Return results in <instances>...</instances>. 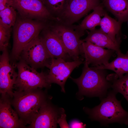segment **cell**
<instances>
[{
    "mask_svg": "<svg viewBox=\"0 0 128 128\" xmlns=\"http://www.w3.org/2000/svg\"><path fill=\"white\" fill-rule=\"evenodd\" d=\"M2 52L0 56V92L2 96L7 95L12 98L18 73L9 62L7 49Z\"/></svg>",
    "mask_w": 128,
    "mask_h": 128,
    "instance_id": "9c48e42d",
    "label": "cell"
},
{
    "mask_svg": "<svg viewBox=\"0 0 128 128\" xmlns=\"http://www.w3.org/2000/svg\"><path fill=\"white\" fill-rule=\"evenodd\" d=\"M107 78L110 83L113 90L122 94L128 102V73L120 78L115 74H111L108 76Z\"/></svg>",
    "mask_w": 128,
    "mask_h": 128,
    "instance_id": "44dd1931",
    "label": "cell"
},
{
    "mask_svg": "<svg viewBox=\"0 0 128 128\" xmlns=\"http://www.w3.org/2000/svg\"><path fill=\"white\" fill-rule=\"evenodd\" d=\"M121 23L105 13L100 25V29L109 36L114 42L120 43V39L117 38L119 34Z\"/></svg>",
    "mask_w": 128,
    "mask_h": 128,
    "instance_id": "ffe728a7",
    "label": "cell"
},
{
    "mask_svg": "<svg viewBox=\"0 0 128 128\" xmlns=\"http://www.w3.org/2000/svg\"><path fill=\"white\" fill-rule=\"evenodd\" d=\"M54 108L46 101L41 105L33 119L29 128L57 127L59 118Z\"/></svg>",
    "mask_w": 128,
    "mask_h": 128,
    "instance_id": "5bb4252c",
    "label": "cell"
},
{
    "mask_svg": "<svg viewBox=\"0 0 128 128\" xmlns=\"http://www.w3.org/2000/svg\"><path fill=\"white\" fill-rule=\"evenodd\" d=\"M52 30L59 37L69 56L74 60L79 59L82 42L80 38L83 33L63 25H56Z\"/></svg>",
    "mask_w": 128,
    "mask_h": 128,
    "instance_id": "ba28073f",
    "label": "cell"
},
{
    "mask_svg": "<svg viewBox=\"0 0 128 128\" xmlns=\"http://www.w3.org/2000/svg\"><path fill=\"white\" fill-rule=\"evenodd\" d=\"M83 63L81 59L71 62H67L62 58H52L47 74L48 80L50 84L56 83L61 87V91L65 92V82L73 70Z\"/></svg>",
    "mask_w": 128,
    "mask_h": 128,
    "instance_id": "52a82bcc",
    "label": "cell"
},
{
    "mask_svg": "<svg viewBox=\"0 0 128 128\" xmlns=\"http://www.w3.org/2000/svg\"><path fill=\"white\" fill-rule=\"evenodd\" d=\"M19 60L16 64L18 76L14 87L16 90H29L50 86L51 84L48 82L47 74L43 72H37L24 61Z\"/></svg>",
    "mask_w": 128,
    "mask_h": 128,
    "instance_id": "5b68a950",
    "label": "cell"
},
{
    "mask_svg": "<svg viewBox=\"0 0 128 128\" xmlns=\"http://www.w3.org/2000/svg\"><path fill=\"white\" fill-rule=\"evenodd\" d=\"M11 28L0 22V50L1 51L7 49L10 36Z\"/></svg>",
    "mask_w": 128,
    "mask_h": 128,
    "instance_id": "cb8c5ba5",
    "label": "cell"
},
{
    "mask_svg": "<svg viewBox=\"0 0 128 128\" xmlns=\"http://www.w3.org/2000/svg\"><path fill=\"white\" fill-rule=\"evenodd\" d=\"M82 40L83 41L90 42L102 48L113 50L116 53L121 51L120 43L114 42L100 29L90 31L87 37Z\"/></svg>",
    "mask_w": 128,
    "mask_h": 128,
    "instance_id": "2e32d148",
    "label": "cell"
},
{
    "mask_svg": "<svg viewBox=\"0 0 128 128\" xmlns=\"http://www.w3.org/2000/svg\"><path fill=\"white\" fill-rule=\"evenodd\" d=\"M16 20L14 26L13 45L11 57L13 60L19 59L25 46L37 36L44 27L43 23L32 19L22 17Z\"/></svg>",
    "mask_w": 128,
    "mask_h": 128,
    "instance_id": "277c9868",
    "label": "cell"
},
{
    "mask_svg": "<svg viewBox=\"0 0 128 128\" xmlns=\"http://www.w3.org/2000/svg\"><path fill=\"white\" fill-rule=\"evenodd\" d=\"M15 9L11 6L0 11V22L9 27L14 26L16 21L17 14Z\"/></svg>",
    "mask_w": 128,
    "mask_h": 128,
    "instance_id": "7402d4cb",
    "label": "cell"
},
{
    "mask_svg": "<svg viewBox=\"0 0 128 128\" xmlns=\"http://www.w3.org/2000/svg\"><path fill=\"white\" fill-rule=\"evenodd\" d=\"M81 40V54L85 59V62L89 65L96 67L106 64L115 52L112 50L105 49L90 42Z\"/></svg>",
    "mask_w": 128,
    "mask_h": 128,
    "instance_id": "8fae6325",
    "label": "cell"
},
{
    "mask_svg": "<svg viewBox=\"0 0 128 128\" xmlns=\"http://www.w3.org/2000/svg\"><path fill=\"white\" fill-rule=\"evenodd\" d=\"M40 38L52 58H62L65 59L69 56L59 37L52 30L47 31Z\"/></svg>",
    "mask_w": 128,
    "mask_h": 128,
    "instance_id": "9a60e30c",
    "label": "cell"
},
{
    "mask_svg": "<svg viewBox=\"0 0 128 128\" xmlns=\"http://www.w3.org/2000/svg\"><path fill=\"white\" fill-rule=\"evenodd\" d=\"M13 6L23 18L44 19L50 13L42 0H12Z\"/></svg>",
    "mask_w": 128,
    "mask_h": 128,
    "instance_id": "30bf717a",
    "label": "cell"
},
{
    "mask_svg": "<svg viewBox=\"0 0 128 128\" xmlns=\"http://www.w3.org/2000/svg\"><path fill=\"white\" fill-rule=\"evenodd\" d=\"M41 89L14 91L12 105L24 126L30 124L40 107L46 101Z\"/></svg>",
    "mask_w": 128,
    "mask_h": 128,
    "instance_id": "3957f363",
    "label": "cell"
},
{
    "mask_svg": "<svg viewBox=\"0 0 128 128\" xmlns=\"http://www.w3.org/2000/svg\"><path fill=\"white\" fill-rule=\"evenodd\" d=\"M50 12L61 15L67 0H42Z\"/></svg>",
    "mask_w": 128,
    "mask_h": 128,
    "instance_id": "603a6c76",
    "label": "cell"
},
{
    "mask_svg": "<svg viewBox=\"0 0 128 128\" xmlns=\"http://www.w3.org/2000/svg\"><path fill=\"white\" fill-rule=\"evenodd\" d=\"M116 53L117 57L111 62L94 67L96 69L113 71L118 77H122L125 74L128 73V51L125 54L122 53L121 51Z\"/></svg>",
    "mask_w": 128,
    "mask_h": 128,
    "instance_id": "e0dca14e",
    "label": "cell"
},
{
    "mask_svg": "<svg viewBox=\"0 0 128 128\" xmlns=\"http://www.w3.org/2000/svg\"><path fill=\"white\" fill-rule=\"evenodd\" d=\"M69 126L70 128H85L86 125L77 120H74L71 122Z\"/></svg>",
    "mask_w": 128,
    "mask_h": 128,
    "instance_id": "4316f807",
    "label": "cell"
},
{
    "mask_svg": "<svg viewBox=\"0 0 128 128\" xmlns=\"http://www.w3.org/2000/svg\"><path fill=\"white\" fill-rule=\"evenodd\" d=\"M11 98L7 95L2 96L0 101V128L25 127L15 110L12 108Z\"/></svg>",
    "mask_w": 128,
    "mask_h": 128,
    "instance_id": "4fadbf2b",
    "label": "cell"
},
{
    "mask_svg": "<svg viewBox=\"0 0 128 128\" xmlns=\"http://www.w3.org/2000/svg\"><path fill=\"white\" fill-rule=\"evenodd\" d=\"M98 5L96 0H67L61 15L68 24H72Z\"/></svg>",
    "mask_w": 128,
    "mask_h": 128,
    "instance_id": "7c38bea8",
    "label": "cell"
},
{
    "mask_svg": "<svg viewBox=\"0 0 128 128\" xmlns=\"http://www.w3.org/2000/svg\"><path fill=\"white\" fill-rule=\"evenodd\" d=\"M11 6H13L12 0H0V11Z\"/></svg>",
    "mask_w": 128,
    "mask_h": 128,
    "instance_id": "484cf974",
    "label": "cell"
},
{
    "mask_svg": "<svg viewBox=\"0 0 128 128\" xmlns=\"http://www.w3.org/2000/svg\"><path fill=\"white\" fill-rule=\"evenodd\" d=\"M117 93L113 90L102 99L100 104L92 109L84 110L93 119L106 125L117 123L128 125V112L122 107L121 101L116 97Z\"/></svg>",
    "mask_w": 128,
    "mask_h": 128,
    "instance_id": "6da1fadb",
    "label": "cell"
},
{
    "mask_svg": "<svg viewBox=\"0 0 128 128\" xmlns=\"http://www.w3.org/2000/svg\"><path fill=\"white\" fill-rule=\"evenodd\" d=\"M108 9L121 23L128 19V0H103Z\"/></svg>",
    "mask_w": 128,
    "mask_h": 128,
    "instance_id": "ac0fdd59",
    "label": "cell"
},
{
    "mask_svg": "<svg viewBox=\"0 0 128 128\" xmlns=\"http://www.w3.org/2000/svg\"><path fill=\"white\" fill-rule=\"evenodd\" d=\"M93 10V12L85 18L78 26L77 31L83 33L85 30H92L95 29L96 26L100 25L101 17L105 14L103 9L101 6L98 5Z\"/></svg>",
    "mask_w": 128,
    "mask_h": 128,
    "instance_id": "d6986e66",
    "label": "cell"
},
{
    "mask_svg": "<svg viewBox=\"0 0 128 128\" xmlns=\"http://www.w3.org/2000/svg\"><path fill=\"white\" fill-rule=\"evenodd\" d=\"M20 59L36 69L45 67L49 68L52 58L38 36L24 48Z\"/></svg>",
    "mask_w": 128,
    "mask_h": 128,
    "instance_id": "8992f818",
    "label": "cell"
},
{
    "mask_svg": "<svg viewBox=\"0 0 128 128\" xmlns=\"http://www.w3.org/2000/svg\"><path fill=\"white\" fill-rule=\"evenodd\" d=\"M104 70L90 67L85 62L81 76L77 78H70L77 85L81 95L98 96L102 99L111 87Z\"/></svg>",
    "mask_w": 128,
    "mask_h": 128,
    "instance_id": "7a4b0ae2",
    "label": "cell"
},
{
    "mask_svg": "<svg viewBox=\"0 0 128 128\" xmlns=\"http://www.w3.org/2000/svg\"><path fill=\"white\" fill-rule=\"evenodd\" d=\"M66 116L65 114L62 113L58 119L57 123L61 128H70L66 121Z\"/></svg>",
    "mask_w": 128,
    "mask_h": 128,
    "instance_id": "d4e9b609",
    "label": "cell"
}]
</instances>
